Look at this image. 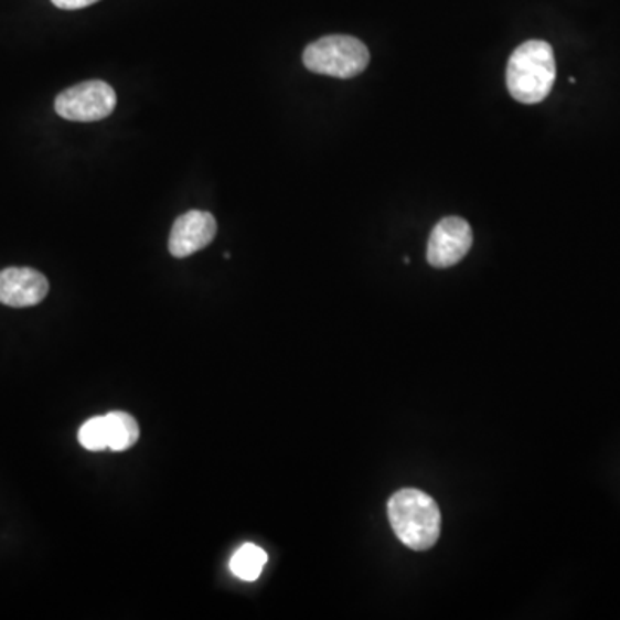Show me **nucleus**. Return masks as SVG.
Listing matches in <instances>:
<instances>
[{"label":"nucleus","instance_id":"1","mask_svg":"<svg viewBox=\"0 0 620 620\" xmlns=\"http://www.w3.org/2000/svg\"><path fill=\"white\" fill-rule=\"evenodd\" d=\"M388 517L397 538L408 548L429 549L440 538L438 503L416 488H405L389 499Z\"/></svg>","mask_w":620,"mask_h":620},{"label":"nucleus","instance_id":"2","mask_svg":"<svg viewBox=\"0 0 620 620\" xmlns=\"http://www.w3.org/2000/svg\"><path fill=\"white\" fill-rule=\"evenodd\" d=\"M557 66L552 45L530 40L519 45L506 64V88L521 104H539L554 88Z\"/></svg>","mask_w":620,"mask_h":620},{"label":"nucleus","instance_id":"3","mask_svg":"<svg viewBox=\"0 0 620 620\" xmlns=\"http://www.w3.org/2000/svg\"><path fill=\"white\" fill-rule=\"evenodd\" d=\"M370 60V51L361 40L349 35L322 36L303 51V64L309 72L333 78H355Z\"/></svg>","mask_w":620,"mask_h":620},{"label":"nucleus","instance_id":"4","mask_svg":"<svg viewBox=\"0 0 620 620\" xmlns=\"http://www.w3.org/2000/svg\"><path fill=\"white\" fill-rule=\"evenodd\" d=\"M116 104L115 88L109 83L92 79L61 92L55 98L54 109L67 121L94 122L109 118Z\"/></svg>","mask_w":620,"mask_h":620},{"label":"nucleus","instance_id":"5","mask_svg":"<svg viewBox=\"0 0 620 620\" xmlns=\"http://www.w3.org/2000/svg\"><path fill=\"white\" fill-rule=\"evenodd\" d=\"M472 247V229L462 217H445L436 224L428 242V263L438 269L459 264Z\"/></svg>","mask_w":620,"mask_h":620},{"label":"nucleus","instance_id":"6","mask_svg":"<svg viewBox=\"0 0 620 620\" xmlns=\"http://www.w3.org/2000/svg\"><path fill=\"white\" fill-rule=\"evenodd\" d=\"M217 235L216 217L205 211H189L174 221L169 235V252L177 259H185L207 247Z\"/></svg>","mask_w":620,"mask_h":620},{"label":"nucleus","instance_id":"7","mask_svg":"<svg viewBox=\"0 0 620 620\" xmlns=\"http://www.w3.org/2000/svg\"><path fill=\"white\" fill-rule=\"evenodd\" d=\"M49 281L32 267H8L0 271V303L23 309L33 307L47 297Z\"/></svg>","mask_w":620,"mask_h":620},{"label":"nucleus","instance_id":"8","mask_svg":"<svg viewBox=\"0 0 620 620\" xmlns=\"http://www.w3.org/2000/svg\"><path fill=\"white\" fill-rule=\"evenodd\" d=\"M104 428H106L107 450L113 452H125L140 438L137 419L130 414H107L104 416Z\"/></svg>","mask_w":620,"mask_h":620},{"label":"nucleus","instance_id":"9","mask_svg":"<svg viewBox=\"0 0 620 620\" xmlns=\"http://www.w3.org/2000/svg\"><path fill=\"white\" fill-rule=\"evenodd\" d=\"M266 562V552L260 546L247 543L233 555L229 567H232V573L239 577L242 581H256V579H259Z\"/></svg>","mask_w":620,"mask_h":620},{"label":"nucleus","instance_id":"10","mask_svg":"<svg viewBox=\"0 0 620 620\" xmlns=\"http://www.w3.org/2000/svg\"><path fill=\"white\" fill-rule=\"evenodd\" d=\"M78 441L83 448L90 452H104L107 450L106 428H104V416L92 417L79 428Z\"/></svg>","mask_w":620,"mask_h":620},{"label":"nucleus","instance_id":"11","mask_svg":"<svg viewBox=\"0 0 620 620\" xmlns=\"http://www.w3.org/2000/svg\"><path fill=\"white\" fill-rule=\"evenodd\" d=\"M98 0H52L55 8L64 9V11H76V9L88 8Z\"/></svg>","mask_w":620,"mask_h":620}]
</instances>
